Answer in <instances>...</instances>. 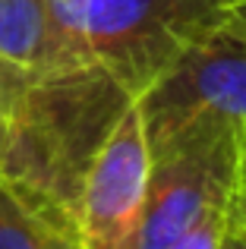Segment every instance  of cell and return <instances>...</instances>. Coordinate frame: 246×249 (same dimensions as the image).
<instances>
[{
  "label": "cell",
  "instance_id": "6",
  "mask_svg": "<svg viewBox=\"0 0 246 249\" xmlns=\"http://www.w3.org/2000/svg\"><path fill=\"white\" fill-rule=\"evenodd\" d=\"M0 67L22 76L67 70L51 19V0H0Z\"/></svg>",
  "mask_w": 246,
  "mask_h": 249
},
{
  "label": "cell",
  "instance_id": "8",
  "mask_svg": "<svg viewBox=\"0 0 246 249\" xmlns=\"http://www.w3.org/2000/svg\"><path fill=\"white\" fill-rule=\"evenodd\" d=\"M234 196L218 202V205H211L209 212L202 214V221H199L174 249H221L230 224H234Z\"/></svg>",
  "mask_w": 246,
  "mask_h": 249
},
{
  "label": "cell",
  "instance_id": "5",
  "mask_svg": "<svg viewBox=\"0 0 246 249\" xmlns=\"http://www.w3.org/2000/svg\"><path fill=\"white\" fill-rule=\"evenodd\" d=\"M152 174L136 101L111 129L82 183L76 231L82 249H120L142 212Z\"/></svg>",
  "mask_w": 246,
  "mask_h": 249
},
{
  "label": "cell",
  "instance_id": "7",
  "mask_svg": "<svg viewBox=\"0 0 246 249\" xmlns=\"http://www.w3.org/2000/svg\"><path fill=\"white\" fill-rule=\"evenodd\" d=\"M0 249H82L73 224L0 180Z\"/></svg>",
  "mask_w": 246,
  "mask_h": 249
},
{
  "label": "cell",
  "instance_id": "3",
  "mask_svg": "<svg viewBox=\"0 0 246 249\" xmlns=\"http://www.w3.org/2000/svg\"><path fill=\"white\" fill-rule=\"evenodd\" d=\"M152 161L205 129H246V19L234 6L136 98Z\"/></svg>",
  "mask_w": 246,
  "mask_h": 249
},
{
  "label": "cell",
  "instance_id": "1",
  "mask_svg": "<svg viewBox=\"0 0 246 249\" xmlns=\"http://www.w3.org/2000/svg\"><path fill=\"white\" fill-rule=\"evenodd\" d=\"M133 101V91L101 67L19 76L10 91L0 180L76 227L86 174Z\"/></svg>",
  "mask_w": 246,
  "mask_h": 249
},
{
  "label": "cell",
  "instance_id": "12",
  "mask_svg": "<svg viewBox=\"0 0 246 249\" xmlns=\"http://www.w3.org/2000/svg\"><path fill=\"white\" fill-rule=\"evenodd\" d=\"M234 13H237V16H243V19H246V0H234Z\"/></svg>",
  "mask_w": 246,
  "mask_h": 249
},
{
  "label": "cell",
  "instance_id": "2",
  "mask_svg": "<svg viewBox=\"0 0 246 249\" xmlns=\"http://www.w3.org/2000/svg\"><path fill=\"white\" fill-rule=\"evenodd\" d=\"M234 0H51L63 67H101L136 98Z\"/></svg>",
  "mask_w": 246,
  "mask_h": 249
},
{
  "label": "cell",
  "instance_id": "9",
  "mask_svg": "<svg viewBox=\"0 0 246 249\" xmlns=\"http://www.w3.org/2000/svg\"><path fill=\"white\" fill-rule=\"evenodd\" d=\"M22 73L0 67V164H3V142H6V110H10V91Z\"/></svg>",
  "mask_w": 246,
  "mask_h": 249
},
{
  "label": "cell",
  "instance_id": "10",
  "mask_svg": "<svg viewBox=\"0 0 246 249\" xmlns=\"http://www.w3.org/2000/svg\"><path fill=\"white\" fill-rule=\"evenodd\" d=\"M234 205H237V221L246 227V142H243V164H240V183H237Z\"/></svg>",
  "mask_w": 246,
  "mask_h": 249
},
{
  "label": "cell",
  "instance_id": "4",
  "mask_svg": "<svg viewBox=\"0 0 246 249\" xmlns=\"http://www.w3.org/2000/svg\"><path fill=\"white\" fill-rule=\"evenodd\" d=\"M246 129H205L152 161L148 189L133 233L120 249H174L211 205L240 183Z\"/></svg>",
  "mask_w": 246,
  "mask_h": 249
},
{
  "label": "cell",
  "instance_id": "11",
  "mask_svg": "<svg viewBox=\"0 0 246 249\" xmlns=\"http://www.w3.org/2000/svg\"><path fill=\"white\" fill-rule=\"evenodd\" d=\"M221 249H246V227L237 221V205H234V224H230L228 237H224Z\"/></svg>",
  "mask_w": 246,
  "mask_h": 249
}]
</instances>
